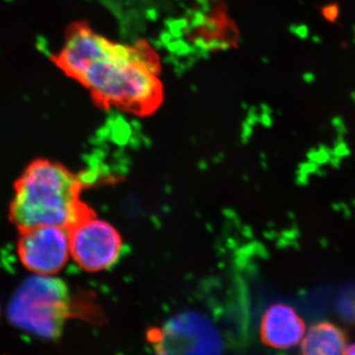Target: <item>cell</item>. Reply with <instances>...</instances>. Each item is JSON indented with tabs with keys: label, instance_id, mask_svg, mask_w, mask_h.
Segmentation results:
<instances>
[{
	"label": "cell",
	"instance_id": "obj_1",
	"mask_svg": "<svg viewBox=\"0 0 355 355\" xmlns=\"http://www.w3.org/2000/svg\"><path fill=\"white\" fill-rule=\"evenodd\" d=\"M55 64L90 93L102 109L146 116L164 99L157 53L144 40L114 43L85 22L74 23L65 35Z\"/></svg>",
	"mask_w": 355,
	"mask_h": 355
},
{
	"label": "cell",
	"instance_id": "obj_2",
	"mask_svg": "<svg viewBox=\"0 0 355 355\" xmlns=\"http://www.w3.org/2000/svg\"><path fill=\"white\" fill-rule=\"evenodd\" d=\"M83 184L65 166L35 159L14 184L9 218L18 231L37 226L69 229L92 209L81 200Z\"/></svg>",
	"mask_w": 355,
	"mask_h": 355
},
{
	"label": "cell",
	"instance_id": "obj_3",
	"mask_svg": "<svg viewBox=\"0 0 355 355\" xmlns=\"http://www.w3.org/2000/svg\"><path fill=\"white\" fill-rule=\"evenodd\" d=\"M71 315L69 286L53 275L25 279L9 301L7 317L18 330L46 342L60 340Z\"/></svg>",
	"mask_w": 355,
	"mask_h": 355
},
{
	"label": "cell",
	"instance_id": "obj_4",
	"mask_svg": "<svg viewBox=\"0 0 355 355\" xmlns=\"http://www.w3.org/2000/svg\"><path fill=\"white\" fill-rule=\"evenodd\" d=\"M154 355H222L218 331L207 317L186 312L149 333Z\"/></svg>",
	"mask_w": 355,
	"mask_h": 355
},
{
	"label": "cell",
	"instance_id": "obj_5",
	"mask_svg": "<svg viewBox=\"0 0 355 355\" xmlns=\"http://www.w3.org/2000/svg\"><path fill=\"white\" fill-rule=\"evenodd\" d=\"M70 256L77 265L90 272H102L120 259L123 240L109 222L90 211L67 229Z\"/></svg>",
	"mask_w": 355,
	"mask_h": 355
},
{
	"label": "cell",
	"instance_id": "obj_6",
	"mask_svg": "<svg viewBox=\"0 0 355 355\" xmlns=\"http://www.w3.org/2000/svg\"><path fill=\"white\" fill-rule=\"evenodd\" d=\"M18 257L34 275H55L70 256L69 230L60 226H37L19 231Z\"/></svg>",
	"mask_w": 355,
	"mask_h": 355
},
{
	"label": "cell",
	"instance_id": "obj_7",
	"mask_svg": "<svg viewBox=\"0 0 355 355\" xmlns=\"http://www.w3.org/2000/svg\"><path fill=\"white\" fill-rule=\"evenodd\" d=\"M261 340L268 347L286 349L295 347L305 335L302 318L291 306L284 303L270 305L261 321Z\"/></svg>",
	"mask_w": 355,
	"mask_h": 355
},
{
	"label": "cell",
	"instance_id": "obj_8",
	"mask_svg": "<svg viewBox=\"0 0 355 355\" xmlns=\"http://www.w3.org/2000/svg\"><path fill=\"white\" fill-rule=\"evenodd\" d=\"M347 347L345 331L331 322L312 324L301 343V355H345Z\"/></svg>",
	"mask_w": 355,
	"mask_h": 355
},
{
	"label": "cell",
	"instance_id": "obj_9",
	"mask_svg": "<svg viewBox=\"0 0 355 355\" xmlns=\"http://www.w3.org/2000/svg\"><path fill=\"white\" fill-rule=\"evenodd\" d=\"M336 15H338V8L336 6H329L324 8V16L329 19H335Z\"/></svg>",
	"mask_w": 355,
	"mask_h": 355
},
{
	"label": "cell",
	"instance_id": "obj_10",
	"mask_svg": "<svg viewBox=\"0 0 355 355\" xmlns=\"http://www.w3.org/2000/svg\"><path fill=\"white\" fill-rule=\"evenodd\" d=\"M345 355H355V343L347 345V350H345Z\"/></svg>",
	"mask_w": 355,
	"mask_h": 355
}]
</instances>
